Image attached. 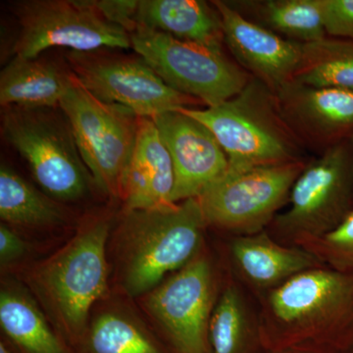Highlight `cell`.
Here are the masks:
<instances>
[{
    "mask_svg": "<svg viewBox=\"0 0 353 353\" xmlns=\"http://www.w3.org/2000/svg\"><path fill=\"white\" fill-rule=\"evenodd\" d=\"M266 352L313 345L345 352L353 343V275L309 268L257 297Z\"/></svg>",
    "mask_w": 353,
    "mask_h": 353,
    "instance_id": "1",
    "label": "cell"
},
{
    "mask_svg": "<svg viewBox=\"0 0 353 353\" xmlns=\"http://www.w3.org/2000/svg\"><path fill=\"white\" fill-rule=\"evenodd\" d=\"M208 227L197 199L167 208L125 210L113 234L121 289L136 297L157 288L203 252Z\"/></svg>",
    "mask_w": 353,
    "mask_h": 353,
    "instance_id": "2",
    "label": "cell"
},
{
    "mask_svg": "<svg viewBox=\"0 0 353 353\" xmlns=\"http://www.w3.org/2000/svg\"><path fill=\"white\" fill-rule=\"evenodd\" d=\"M109 236L108 221H92L26 273L30 292L69 350L82 339L90 311L108 290Z\"/></svg>",
    "mask_w": 353,
    "mask_h": 353,
    "instance_id": "3",
    "label": "cell"
},
{
    "mask_svg": "<svg viewBox=\"0 0 353 353\" xmlns=\"http://www.w3.org/2000/svg\"><path fill=\"white\" fill-rule=\"evenodd\" d=\"M179 110L213 132L226 153L229 168L299 161L296 137L281 113L275 94L257 79L218 105Z\"/></svg>",
    "mask_w": 353,
    "mask_h": 353,
    "instance_id": "4",
    "label": "cell"
},
{
    "mask_svg": "<svg viewBox=\"0 0 353 353\" xmlns=\"http://www.w3.org/2000/svg\"><path fill=\"white\" fill-rule=\"evenodd\" d=\"M2 132L48 196L63 201L85 196L92 176L62 111L6 108Z\"/></svg>",
    "mask_w": 353,
    "mask_h": 353,
    "instance_id": "5",
    "label": "cell"
},
{
    "mask_svg": "<svg viewBox=\"0 0 353 353\" xmlns=\"http://www.w3.org/2000/svg\"><path fill=\"white\" fill-rule=\"evenodd\" d=\"M341 141L306 165L296 179L289 208L267 231L276 241L297 246L339 226L353 210V148Z\"/></svg>",
    "mask_w": 353,
    "mask_h": 353,
    "instance_id": "6",
    "label": "cell"
},
{
    "mask_svg": "<svg viewBox=\"0 0 353 353\" xmlns=\"http://www.w3.org/2000/svg\"><path fill=\"white\" fill-rule=\"evenodd\" d=\"M92 181L104 194L120 196L123 176L138 136L139 117L88 92L72 74L59 104Z\"/></svg>",
    "mask_w": 353,
    "mask_h": 353,
    "instance_id": "7",
    "label": "cell"
},
{
    "mask_svg": "<svg viewBox=\"0 0 353 353\" xmlns=\"http://www.w3.org/2000/svg\"><path fill=\"white\" fill-rule=\"evenodd\" d=\"M303 161L228 168L226 173L197 197L208 226L231 236H248L268 229L289 201Z\"/></svg>",
    "mask_w": 353,
    "mask_h": 353,
    "instance_id": "8",
    "label": "cell"
},
{
    "mask_svg": "<svg viewBox=\"0 0 353 353\" xmlns=\"http://www.w3.org/2000/svg\"><path fill=\"white\" fill-rule=\"evenodd\" d=\"M132 48L176 92L196 97L208 108L240 94L248 77L222 50L181 41L145 27L130 34Z\"/></svg>",
    "mask_w": 353,
    "mask_h": 353,
    "instance_id": "9",
    "label": "cell"
},
{
    "mask_svg": "<svg viewBox=\"0 0 353 353\" xmlns=\"http://www.w3.org/2000/svg\"><path fill=\"white\" fill-rule=\"evenodd\" d=\"M220 289L214 264L203 250L145 294L146 311L172 353H211L209 324Z\"/></svg>",
    "mask_w": 353,
    "mask_h": 353,
    "instance_id": "10",
    "label": "cell"
},
{
    "mask_svg": "<svg viewBox=\"0 0 353 353\" xmlns=\"http://www.w3.org/2000/svg\"><path fill=\"white\" fill-rule=\"evenodd\" d=\"M14 13L20 25L14 57L38 58L57 46L83 53L132 48L129 32L106 20L90 0H28L15 4Z\"/></svg>",
    "mask_w": 353,
    "mask_h": 353,
    "instance_id": "11",
    "label": "cell"
},
{
    "mask_svg": "<svg viewBox=\"0 0 353 353\" xmlns=\"http://www.w3.org/2000/svg\"><path fill=\"white\" fill-rule=\"evenodd\" d=\"M71 73L88 92L106 103L119 104L139 118L188 108L192 97L176 92L143 58L70 52Z\"/></svg>",
    "mask_w": 353,
    "mask_h": 353,
    "instance_id": "12",
    "label": "cell"
},
{
    "mask_svg": "<svg viewBox=\"0 0 353 353\" xmlns=\"http://www.w3.org/2000/svg\"><path fill=\"white\" fill-rule=\"evenodd\" d=\"M152 119L173 162V203L197 199L226 173V153L205 125L180 110L162 113Z\"/></svg>",
    "mask_w": 353,
    "mask_h": 353,
    "instance_id": "13",
    "label": "cell"
},
{
    "mask_svg": "<svg viewBox=\"0 0 353 353\" xmlns=\"http://www.w3.org/2000/svg\"><path fill=\"white\" fill-rule=\"evenodd\" d=\"M220 14L223 36L232 54L275 94L292 82L303 58V43L246 19L223 1H213Z\"/></svg>",
    "mask_w": 353,
    "mask_h": 353,
    "instance_id": "14",
    "label": "cell"
},
{
    "mask_svg": "<svg viewBox=\"0 0 353 353\" xmlns=\"http://www.w3.org/2000/svg\"><path fill=\"white\" fill-rule=\"evenodd\" d=\"M227 250L238 282L257 297L284 284L296 274L322 265L308 250L284 245L267 230L248 236H231Z\"/></svg>",
    "mask_w": 353,
    "mask_h": 353,
    "instance_id": "15",
    "label": "cell"
},
{
    "mask_svg": "<svg viewBox=\"0 0 353 353\" xmlns=\"http://www.w3.org/2000/svg\"><path fill=\"white\" fill-rule=\"evenodd\" d=\"M174 183L173 162L157 125L152 118H139L136 143L121 185L125 210L173 205Z\"/></svg>",
    "mask_w": 353,
    "mask_h": 353,
    "instance_id": "16",
    "label": "cell"
},
{
    "mask_svg": "<svg viewBox=\"0 0 353 353\" xmlns=\"http://www.w3.org/2000/svg\"><path fill=\"white\" fill-rule=\"evenodd\" d=\"M275 95L290 126L322 139L353 136V90L307 87L292 81Z\"/></svg>",
    "mask_w": 353,
    "mask_h": 353,
    "instance_id": "17",
    "label": "cell"
},
{
    "mask_svg": "<svg viewBox=\"0 0 353 353\" xmlns=\"http://www.w3.org/2000/svg\"><path fill=\"white\" fill-rule=\"evenodd\" d=\"M137 27L222 50V22L217 9L201 0H139Z\"/></svg>",
    "mask_w": 353,
    "mask_h": 353,
    "instance_id": "18",
    "label": "cell"
},
{
    "mask_svg": "<svg viewBox=\"0 0 353 353\" xmlns=\"http://www.w3.org/2000/svg\"><path fill=\"white\" fill-rule=\"evenodd\" d=\"M0 326L14 353H70L36 299L12 283L0 292Z\"/></svg>",
    "mask_w": 353,
    "mask_h": 353,
    "instance_id": "19",
    "label": "cell"
},
{
    "mask_svg": "<svg viewBox=\"0 0 353 353\" xmlns=\"http://www.w3.org/2000/svg\"><path fill=\"white\" fill-rule=\"evenodd\" d=\"M211 353H265L259 312L248 303L241 283L228 276L209 324Z\"/></svg>",
    "mask_w": 353,
    "mask_h": 353,
    "instance_id": "20",
    "label": "cell"
},
{
    "mask_svg": "<svg viewBox=\"0 0 353 353\" xmlns=\"http://www.w3.org/2000/svg\"><path fill=\"white\" fill-rule=\"evenodd\" d=\"M71 80L72 73L43 60L14 57L0 73V104L3 108H59Z\"/></svg>",
    "mask_w": 353,
    "mask_h": 353,
    "instance_id": "21",
    "label": "cell"
},
{
    "mask_svg": "<svg viewBox=\"0 0 353 353\" xmlns=\"http://www.w3.org/2000/svg\"><path fill=\"white\" fill-rule=\"evenodd\" d=\"M70 353H172L127 309L110 305L95 313L87 330Z\"/></svg>",
    "mask_w": 353,
    "mask_h": 353,
    "instance_id": "22",
    "label": "cell"
},
{
    "mask_svg": "<svg viewBox=\"0 0 353 353\" xmlns=\"http://www.w3.org/2000/svg\"><path fill=\"white\" fill-rule=\"evenodd\" d=\"M0 217L4 223L39 228L59 225L63 211L6 164L0 168Z\"/></svg>",
    "mask_w": 353,
    "mask_h": 353,
    "instance_id": "23",
    "label": "cell"
},
{
    "mask_svg": "<svg viewBox=\"0 0 353 353\" xmlns=\"http://www.w3.org/2000/svg\"><path fill=\"white\" fill-rule=\"evenodd\" d=\"M294 82L353 90V41L324 38L303 43Z\"/></svg>",
    "mask_w": 353,
    "mask_h": 353,
    "instance_id": "24",
    "label": "cell"
},
{
    "mask_svg": "<svg viewBox=\"0 0 353 353\" xmlns=\"http://www.w3.org/2000/svg\"><path fill=\"white\" fill-rule=\"evenodd\" d=\"M259 13L271 31L303 43L326 38L322 0H269L261 4Z\"/></svg>",
    "mask_w": 353,
    "mask_h": 353,
    "instance_id": "25",
    "label": "cell"
},
{
    "mask_svg": "<svg viewBox=\"0 0 353 353\" xmlns=\"http://www.w3.org/2000/svg\"><path fill=\"white\" fill-rule=\"evenodd\" d=\"M297 246L312 253L322 264L353 275V210L329 233Z\"/></svg>",
    "mask_w": 353,
    "mask_h": 353,
    "instance_id": "26",
    "label": "cell"
},
{
    "mask_svg": "<svg viewBox=\"0 0 353 353\" xmlns=\"http://www.w3.org/2000/svg\"><path fill=\"white\" fill-rule=\"evenodd\" d=\"M326 34L353 41V0H322Z\"/></svg>",
    "mask_w": 353,
    "mask_h": 353,
    "instance_id": "27",
    "label": "cell"
},
{
    "mask_svg": "<svg viewBox=\"0 0 353 353\" xmlns=\"http://www.w3.org/2000/svg\"><path fill=\"white\" fill-rule=\"evenodd\" d=\"M92 3L109 22L119 26L129 34L136 30L139 0H99Z\"/></svg>",
    "mask_w": 353,
    "mask_h": 353,
    "instance_id": "28",
    "label": "cell"
},
{
    "mask_svg": "<svg viewBox=\"0 0 353 353\" xmlns=\"http://www.w3.org/2000/svg\"><path fill=\"white\" fill-rule=\"evenodd\" d=\"M27 252V243L10 227L2 223L0 226V264L2 268L22 259Z\"/></svg>",
    "mask_w": 353,
    "mask_h": 353,
    "instance_id": "29",
    "label": "cell"
},
{
    "mask_svg": "<svg viewBox=\"0 0 353 353\" xmlns=\"http://www.w3.org/2000/svg\"><path fill=\"white\" fill-rule=\"evenodd\" d=\"M265 353H345L338 350H330V348L313 347V345H294L280 348V350H268Z\"/></svg>",
    "mask_w": 353,
    "mask_h": 353,
    "instance_id": "30",
    "label": "cell"
},
{
    "mask_svg": "<svg viewBox=\"0 0 353 353\" xmlns=\"http://www.w3.org/2000/svg\"><path fill=\"white\" fill-rule=\"evenodd\" d=\"M0 353H14L11 348L7 345V343L1 341L0 343Z\"/></svg>",
    "mask_w": 353,
    "mask_h": 353,
    "instance_id": "31",
    "label": "cell"
},
{
    "mask_svg": "<svg viewBox=\"0 0 353 353\" xmlns=\"http://www.w3.org/2000/svg\"><path fill=\"white\" fill-rule=\"evenodd\" d=\"M345 353H353V343H352V347H350V348H348V350H347V352H345Z\"/></svg>",
    "mask_w": 353,
    "mask_h": 353,
    "instance_id": "32",
    "label": "cell"
},
{
    "mask_svg": "<svg viewBox=\"0 0 353 353\" xmlns=\"http://www.w3.org/2000/svg\"><path fill=\"white\" fill-rule=\"evenodd\" d=\"M352 145H353V136L352 137Z\"/></svg>",
    "mask_w": 353,
    "mask_h": 353,
    "instance_id": "33",
    "label": "cell"
}]
</instances>
